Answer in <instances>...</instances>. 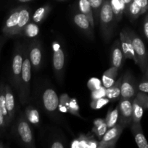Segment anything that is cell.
<instances>
[{
  "mask_svg": "<svg viewBox=\"0 0 148 148\" xmlns=\"http://www.w3.org/2000/svg\"><path fill=\"white\" fill-rule=\"evenodd\" d=\"M99 21L102 37L105 42L110 41L113 36L117 22L110 4V0H104L100 10Z\"/></svg>",
  "mask_w": 148,
  "mask_h": 148,
  "instance_id": "cell-1",
  "label": "cell"
},
{
  "mask_svg": "<svg viewBox=\"0 0 148 148\" xmlns=\"http://www.w3.org/2000/svg\"><path fill=\"white\" fill-rule=\"evenodd\" d=\"M31 64L28 55V49L25 46L23 53V62L21 77L19 85L18 95L20 101L23 105L27 103L30 98V82L31 79Z\"/></svg>",
  "mask_w": 148,
  "mask_h": 148,
  "instance_id": "cell-2",
  "label": "cell"
},
{
  "mask_svg": "<svg viewBox=\"0 0 148 148\" xmlns=\"http://www.w3.org/2000/svg\"><path fill=\"white\" fill-rule=\"evenodd\" d=\"M14 132L17 138L25 147H36L34 134L31 126L24 113H20V115L15 124Z\"/></svg>",
  "mask_w": 148,
  "mask_h": 148,
  "instance_id": "cell-3",
  "label": "cell"
},
{
  "mask_svg": "<svg viewBox=\"0 0 148 148\" xmlns=\"http://www.w3.org/2000/svg\"><path fill=\"white\" fill-rule=\"evenodd\" d=\"M25 46L17 43L14 49L11 67V84L14 89L18 92L23 62Z\"/></svg>",
  "mask_w": 148,
  "mask_h": 148,
  "instance_id": "cell-4",
  "label": "cell"
},
{
  "mask_svg": "<svg viewBox=\"0 0 148 148\" xmlns=\"http://www.w3.org/2000/svg\"><path fill=\"white\" fill-rule=\"evenodd\" d=\"M126 30L131 40L134 52L137 58V64L144 73L148 65V52L145 43L134 32L129 29H126Z\"/></svg>",
  "mask_w": 148,
  "mask_h": 148,
  "instance_id": "cell-5",
  "label": "cell"
},
{
  "mask_svg": "<svg viewBox=\"0 0 148 148\" xmlns=\"http://www.w3.org/2000/svg\"><path fill=\"white\" fill-rule=\"evenodd\" d=\"M138 91V84L136 79L130 72H126L122 76L120 99L133 100L136 97Z\"/></svg>",
  "mask_w": 148,
  "mask_h": 148,
  "instance_id": "cell-6",
  "label": "cell"
},
{
  "mask_svg": "<svg viewBox=\"0 0 148 148\" xmlns=\"http://www.w3.org/2000/svg\"><path fill=\"white\" fill-rule=\"evenodd\" d=\"M53 68L55 76L59 82L63 79L65 70V54L61 46L57 42L53 43Z\"/></svg>",
  "mask_w": 148,
  "mask_h": 148,
  "instance_id": "cell-7",
  "label": "cell"
},
{
  "mask_svg": "<svg viewBox=\"0 0 148 148\" xmlns=\"http://www.w3.org/2000/svg\"><path fill=\"white\" fill-rule=\"evenodd\" d=\"M123 128L118 123L116 124L114 127L109 128L99 142L98 148H112L115 146L116 143L120 138Z\"/></svg>",
  "mask_w": 148,
  "mask_h": 148,
  "instance_id": "cell-8",
  "label": "cell"
},
{
  "mask_svg": "<svg viewBox=\"0 0 148 148\" xmlns=\"http://www.w3.org/2000/svg\"><path fill=\"white\" fill-rule=\"evenodd\" d=\"M118 124L123 128L129 127L132 123V100L120 99L118 105Z\"/></svg>",
  "mask_w": 148,
  "mask_h": 148,
  "instance_id": "cell-9",
  "label": "cell"
},
{
  "mask_svg": "<svg viewBox=\"0 0 148 148\" xmlns=\"http://www.w3.org/2000/svg\"><path fill=\"white\" fill-rule=\"evenodd\" d=\"M59 100L57 94L52 88L45 90L42 95V103L45 111L52 116L56 115V112L59 107Z\"/></svg>",
  "mask_w": 148,
  "mask_h": 148,
  "instance_id": "cell-10",
  "label": "cell"
},
{
  "mask_svg": "<svg viewBox=\"0 0 148 148\" xmlns=\"http://www.w3.org/2000/svg\"><path fill=\"white\" fill-rule=\"evenodd\" d=\"M28 49L32 68L35 71L39 70L42 64V47L40 41L37 39H33Z\"/></svg>",
  "mask_w": 148,
  "mask_h": 148,
  "instance_id": "cell-11",
  "label": "cell"
},
{
  "mask_svg": "<svg viewBox=\"0 0 148 148\" xmlns=\"http://www.w3.org/2000/svg\"><path fill=\"white\" fill-rule=\"evenodd\" d=\"M20 6L13 9L9 14L6 19L5 23L2 27V33L6 37H12L14 36L15 30L17 27L18 23L19 13H20Z\"/></svg>",
  "mask_w": 148,
  "mask_h": 148,
  "instance_id": "cell-12",
  "label": "cell"
},
{
  "mask_svg": "<svg viewBox=\"0 0 148 148\" xmlns=\"http://www.w3.org/2000/svg\"><path fill=\"white\" fill-rule=\"evenodd\" d=\"M120 41L125 59H131L136 64H137V58L134 52L131 40L126 32V29L123 30L120 33Z\"/></svg>",
  "mask_w": 148,
  "mask_h": 148,
  "instance_id": "cell-13",
  "label": "cell"
},
{
  "mask_svg": "<svg viewBox=\"0 0 148 148\" xmlns=\"http://www.w3.org/2000/svg\"><path fill=\"white\" fill-rule=\"evenodd\" d=\"M74 23L78 27V28L84 33L85 36L90 39H94V28L91 27L89 19L81 12H75L73 17Z\"/></svg>",
  "mask_w": 148,
  "mask_h": 148,
  "instance_id": "cell-14",
  "label": "cell"
},
{
  "mask_svg": "<svg viewBox=\"0 0 148 148\" xmlns=\"http://www.w3.org/2000/svg\"><path fill=\"white\" fill-rule=\"evenodd\" d=\"M126 60L122 50L120 40H116L111 49V64L112 66L120 69Z\"/></svg>",
  "mask_w": 148,
  "mask_h": 148,
  "instance_id": "cell-15",
  "label": "cell"
},
{
  "mask_svg": "<svg viewBox=\"0 0 148 148\" xmlns=\"http://www.w3.org/2000/svg\"><path fill=\"white\" fill-rule=\"evenodd\" d=\"M30 10L27 6H20V13H19L18 23H17V27L14 33L15 36L23 35V32L25 27L30 22Z\"/></svg>",
  "mask_w": 148,
  "mask_h": 148,
  "instance_id": "cell-16",
  "label": "cell"
},
{
  "mask_svg": "<svg viewBox=\"0 0 148 148\" xmlns=\"http://www.w3.org/2000/svg\"><path fill=\"white\" fill-rule=\"evenodd\" d=\"M4 94H5L6 107L9 114L10 123H12L15 114V101L11 86L8 84H5L4 87Z\"/></svg>",
  "mask_w": 148,
  "mask_h": 148,
  "instance_id": "cell-17",
  "label": "cell"
},
{
  "mask_svg": "<svg viewBox=\"0 0 148 148\" xmlns=\"http://www.w3.org/2000/svg\"><path fill=\"white\" fill-rule=\"evenodd\" d=\"M130 127L136 145L139 148H148V143L144 134L141 123H131Z\"/></svg>",
  "mask_w": 148,
  "mask_h": 148,
  "instance_id": "cell-18",
  "label": "cell"
},
{
  "mask_svg": "<svg viewBox=\"0 0 148 148\" xmlns=\"http://www.w3.org/2000/svg\"><path fill=\"white\" fill-rule=\"evenodd\" d=\"M99 142H97L91 137H86L85 135H81L78 140L73 142L71 147H81V148H95L98 147Z\"/></svg>",
  "mask_w": 148,
  "mask_h": 148,
  "instance_id": "cell-19",
  "label": "cell"
},
{
  "mask_svg": "<svg viewBox=\"0 0 148 148\" xmlns=\"http://www.w3.org/2000/svg\"><path fill=\"white\" fill-rule=\"evenodd\" d=\"M118 70L119 69L117 68L111 66L104 72L102 77V85L104 88H110L115 83Z\"/></svg>",
  "mask_w": 148,
  "mask_h": 148,
  "instance_id": "cell-20",
  "label": "cell"
},
{
  "mask_svg": "<svg viewBox=\"0 0 148 148\" xmlns=\"http://www.w3.org/2000/svg\"><path fill=\"white\" fill-rule=\"evenodd\" d=\"M78 8L80 12L86 15V17L89 19L91 27L94 28L95 21L94 18V14H93L92 9L88 0H78Z\"/></svg>",
  "mask_w": 148,
  "mask_h": 148,
  "instance_id": "cell-21",
  "label": "cell"
},
{
  "mask_svg": "<svg viewBox=\"0 0 148 148\" xmlns=\"http://www.w3.org/2000/svg\"><path fill=\"white\" fill-rule=\"evenodd\" d=\"M132 123H141L145 108L136 97L132 100Z\"/></svg>",
  "mask_w": 148,
  "mask_h": 148,
  "instance_id": "cell-22",
  "label": "cell"
},
{
  "mask_svg": "<svg viewBox=\"0 0 148 148\" xmlns=\"http://www.w3.org/2000/svg\"><path fill=\"white\" fill-rule=\"evenodd\" d=\"M51 11V7L49 4H45L38 8L32 17V21L36 24H40L46 19Z\"/></svg>",
  "mask_w": 148,
  "mask_h": 148,
  "instance_id": "cell-23",
  "label": "cell"
},
{
  "mask_svg": "<svg viewBox=\"0 0 148 148\" xmlns=\"http://www.w3.org/2000/svg\"><path fill=\"white\" fill-rule=\"evenodd\" d=\"M122 77L119 78L118 80L115 82V83L111 87L106 88V98L111 101L118 99L120 97V85H121Z\"/></svg>",
  "mask_w": 148,
  "mask_h": 148,
  "instance_id": "cell-24",
  "label": "cell"
},
{
  "mask_svg": "<svg viewBox=\"0 0 148 148\" xmlns=\"http://www.w3.org/2000/svg\"><path fill=\"white\" fill-rule=\"evenodd\" d=\"M4 87L5 84L0 83V109L4 115V119L6 121V124L7 127H8L10 125V119H9V114L7 112V107H6V101H5V94H4Z\"/></svg>",
  "mask_w": 148,
  "mask_h": 148,
  "instance_id": "cell-25",
  "label": "cell"
},
{
  "mask_svg": "<svg viewBox=\"0 0 148 148\" xmlns=\"http://www.w3.org/2000/svg\"><path fill=\"white\" fill-rule=\"evenodd\" d=\"M94 125L93 132L95 133V134L99 138L101 139L108 129L105 120L102 119H97L94 121Z\"/></svg>",
  "mask_w": 148,
  "mask_h": 148,
  "instance_id": "cell-26",
  "label": "cell"
},
{
  "mask_svg": "<svg viewBox=\"0 0 148 148\" xmlns=\"http://www.w3.org/2000/svg\"><path fill=\"white\" fill-rule=\"evenodd\" d=\"M104 120H105V122L108 129L114 127L117 124L118 121V106L115 108H110L108 110V112H107Z\"/></svg>",
  "mask_w": 148,
  "mask_h": 148,
  "instance_id": "cell-27",
  "label": "cell"
},
{
  "mask_svg": "<svg viewBox=\"0 0 148 148\" xmlns=\"http://www.w3.org/2000/svg\"><path fill=\"white\" fill-rule=\"evenodd\" d=\"M126 13H127L128 15L131 20H135V19L138 18L141 14H144L141 7L133 1H132L130 3L127 10H126Z\"/></svg>",
  "mask_w": 148,
  "mask_h": 148,
  "instance_id": "cell-28",
  "label": "cell"
},
{
  "mask_svg": "<svg viewBox=\"0 0 148 148\" xmlns=\"http://www.w3.org/2000/svg\"><path fill=\"white\" fill-rule=\"evenodd\" d=\"M110 4L116 20L117 22L119 21L122 18L123 12H124V6L120 0H110Z\"/></svg>",
  "mask_w": 148,
  "mask_h": 148,
  "instance_id": "cell-29",
  "label": "cell"
},
{
  "mask_svg": "<svg viewBox=\"0 0 148 148\" xmlns=\"http://www.w3.org/2000/svg\"><path fill=\"white\" fill-rule=\"evenodd\" d=\"M88 1L89 2L90 5H91V9H92L94 21L99 20L100 10H101L104 0H88Z\"/></svg>",
  "mask_w": 148,
  "mask_h": 148,
  "instance_id": "cell-30",
  "label": "cell"
},
{
  "mask_svg": "<svg viewBox=\"0 0 148 148\" xmlns=\"http://www.w3.org/2000/svg\"><path fill=\"white\" fill-rule=\"evenodd\" d=\"M39 32V28L38 27L37 24L33 23H28L25 27L24 30L23 32V34L26 36L28 38H33L37 36Z\"/></svg>",
  "mask_w": 148,
  "mask_h": 148,
  "instance_id": "cell-31",
  "label": "cell"
},
{
  "mask_svg": "<svg viewBox=\"0 0 148 148\" xmlns=\"http://www.w3.org/2000/svg\"><path fill=\"white\" fill-rule=\"evenodd\" d=\"M67 112H69L70 114H73V115L77 116L78 117H81L79 114V107L77 104L76 101L75 99H71L70 98L69 101L66 105Z\"/></svg>",
  "mask_w": 148,
  "mask_h": 148,
  "instance_id": "cell-32",
  "label": "cell"
},
{
  "mask_svg": "<svg viewBox=\"0 0 148 148\" xmlns=\"http://www.w3.org/2000/svg\"><path fill=\"white\" fill-rule=\"evenodd\" d=\"M144 74L142 80L138 84V90L148 93V65Z\"/></svg>",
  "mask_w": 148,
  "mask_h": 148,
  "instance_id": "cell-33",
  "label": "cell"
},
{
  "mask_svg": "<svg viewBox=\"0 0 148 148\" xmlns=\"http://www.w3.org/2000/svg\"><path fill=\"white\" fill-rule=\"evenodd\" d=\"M110 102V100L108 98H106L105 97L101 98H98V99L92 100L91 102V107L93 109H100L102 107L105 106Z\"/></svg>",
  "mask_w": 148,
  "mask_h": 148,
  "instance_id": "cell-34",
  "label": "cell"
},
{
  "mask_svg": "<svg viewBox=\"0 0 148 148\" xmlns=\"http://www.w3.org/2000/svg\"><path fill=\"white\" fill-rule=\"evenodd\" d=\"M91 100L98 99V98H104L106 95V88L104 86H101L95 90L91 91Z\"/></svg>",
  "mask_w": 148,
  "mask_h": 148,
  "instance_id": "cell-35",
  "label": "cell"
},
{
  "mask_svg": "<svg viewBox=\"0 0 148 148\" xmlns=\"http://www.w3.org/2000/svg\"><path fill=\"white\" fill-rule=\"evenodd\" d=\"M136 98L139 101V102L142 104L145 109L148 110V95L146 92L138 91L136 95Z\"/></svg>",
  "mask_w": 148,
  "mask_h": 148,
  "instance_id": "cell-36",
  "label": "cell"
},
{
  "mask_svg": "<svg viewBox=\"0 0 148 148\" xmlns=\"http://www.w3.org/2000/svg\"><path fill=\"white\" fill-rule=\"evenodd\" d=\"M87 86L89 88L90 90L93 91L100 88L102 85L101 82L97 78H91L87 83Z\"/></svg>",
  "mask_w": 148,
  "mask_h": 148,
  "instance_id": "cell-37",
  "label": "cell"
},
{
  "mask_svg": "<svg viewBox=\"0 0 148 148\" xmlns=\"http://www.w3.org/2000/svg\"><path fill=\"white\" fill-rule=\"evenodd\" d=\"M7 124H6L5 119H4V115L0 109V135L4 134L5 132L6 128H7Z\"/></svg>",
  "mask_w": 148,
  "mask_h": 148,
  "instance_id": "cell-38",
  "label": "cell"
},
{
  "mask_svg": "<svg viewBox=\"0 0 148 148\" xmlns=\"http://www.w3.org/2000/svg\"><path fill=\"white\" fill-rule=\"evenodd\" d=\"M133 1L141 7L143 13H145L148 10V0H133Z\"/></svg>",
  "mask_w": 148,
  "mask_h": 148,
  "instance_id": "cell-39",
  "label": "cell"
},
{
  "mask_svg": "<svg viewBox=\"0 0 148 148\" xmlns=\"http://www.w3.org/2000/svg\"><path fill=\"white\" fill-rule=\"evenodd\" d=\"M143 30L145 37H146V38L148 40V14L145 16V20H144Z\"/></svg>",
  "mask_w": 148,
  "mask_h": 148,
  "instance_id": "cell-40",
  "label": "cell"
},
{
  "mask_svg": "<svg viewBox=\"0 0 148 148\" xmlns=\"http://www.w3.org/2000/svg\"><path fill=\"white\" fill-rule=\"evenodd\" d=\"M50 147L52 148H63L65 147L64 145L59 141H55L50 145Z\"/></svg>",
  "mask_w": 148,
  "mask_h": 148,
  "instance_id": "cell-41",
  "label": "cell"
},
{
  "mask_svg": "<svg viewBox=\"0 0 148 148\" xmlns=\"http://www.w3.org/2000/svg\"><path fill=\"white\" fill-rule=\"evenodd\" d=\"M133 1V0H120V1L122 2V4H123V6H124V12H126V10H127L128 7L129 6V4H130V3L131 2V1Z\"/></svg>",
  "mask_w": 148,
  "mask_h": 148,
  "instance_id": "cell-42",
  "label": "cell"
},
{
  "mask_svg": "<svg viewBox=\"0 0 148 148\" xmlns=\"http://www.w3.org/2000/svg\"><path fill=\"white\" fill-rule=\"evenodd\" d=\"M17 1H20V2L21 3H26V2H28V1H32V0H17Z\"/></svg>",
  "mask_w": 148,
  "mask_h": 148,
  "instance_id": "cell-43",
  "label": "cell"
},
{
  "mask_svg": "<svg viewBox=\"0 0 148 148\" xmlns=\"http://www.w3.org/2000/svg\"><path fill=\"white\" fill-rule=\"evenodd\" d=\"M6 147V146L3 144V143L1 141H0V148H4Z\"/></svg>",
  "mask_w": 148,
  "mask_h": 148,
  "instance_id": "cell-44",
  "label": "cell"
},
{
  "mask_svg": "<svg viewBox=\"0 0 148 148\" xmlns=\"http://www.w3.org/2000/svg\"><path fill=\"white\" fill-rule=\"evenodd\" d=\"M2 43H3V42H0V52H1V46H2Z\"/></svg>",
  "mask_w": 148,
  "mask_h": 148,
  "instance_id": "cell-45",
  "label": "cell"
},
{
  "mask_svg": "<svg viewBox=\"0 0 148 148\" xmlns=\"http://www.w3.org/2000/svg\"><path fill=\"white\" fill-rule=\"evenodd\" d=\"M59 1H64V0H59Z\"/></svg>",
  "mask_w": 148,
  "mask_h": 148,
  "instance_id": "cell-46",
  "label": "cell"
}]
</instances>
